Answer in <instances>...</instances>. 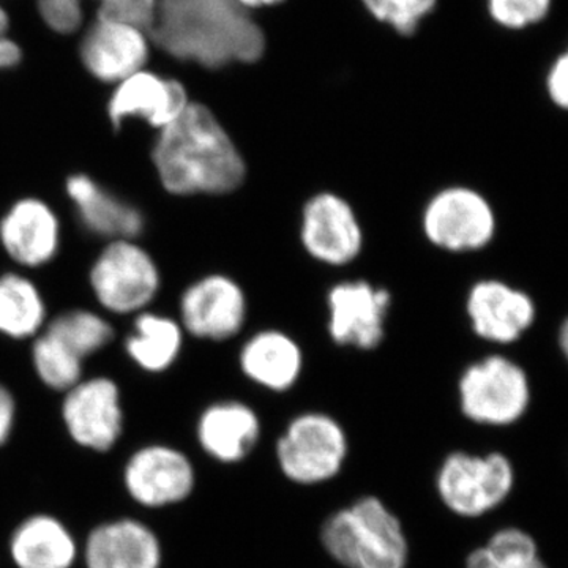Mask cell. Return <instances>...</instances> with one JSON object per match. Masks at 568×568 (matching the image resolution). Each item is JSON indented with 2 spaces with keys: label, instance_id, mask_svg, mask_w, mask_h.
I'll use <instances>...</instances> for the list:
<instances>
[{
  "label": "cell",
  "instance_id": "1",
  "mask_svg": "<svg viewBox=\"0 0 568 568\" xmlns=\"http://www.w3.org/2000/svg\"><path fill=\"white\" fill-rule=\"evenodd\" d=\"M152 159L164 190L175 196H224L237 192L248 175L233 138L201 103H189L160 130Z\"/></svg>",
  "mask_w": 568,
  "mask_h": 568
},
{
  "label": "cell",
  "instance_id": "2",
  "mask_svg": "<svg viewBox=\"0 0 568 568\" xmlns=\"http://www.w3.org/2000/svg\"><path fill=\"white\" fill-rule=\"evenodd\" d=\"M149 33L156 47L205 69L263 58L264 33L237 0H156Z\"/></svg>",
  "mask_w": 568,
  "mask_h": 568
},
{
  "label": "cell",
  "instance_id": "3",
  "mask_svg": "<svg viewBox=\"0 0 568 568\" xmlns=\"http://www.w3.org/2000/svg\"><path fill=\"white\" fill-rule=\"evenodd\" d=\"M321 540L328 555L346 568H406L402 523L377 497H362L332 515Z\"/></svg>",
  "mask_w": 568,
  "mask_h": 568
},
{
  "label": "cell",
  "instance_id": "4",
  "mask_svg": "<svg viewBox=\"0 0 568 568\" xmlns=\"http://www.w3.org/2000/svg\"><path fill=\"white\" fill-rule=\"evenodd\" d=\"M458 402L463 416L474 424H517L532 402L530 377L525 366L506 354L485 355L459 375Z\"/></svg>",
  "mask_w": 568,
  "mask_h": 568
},
{
  "label": "cell",
  "instance_id": "5",
  "mask_svg": "<svg viewBox=\"0 0 568 568\" xmlns=\"http://www.w3.org/2000/svg\"><path fill=\"white\" fill-rule=\"evenodd\" d=\"M420 230L425 241L440 252L480 253L496 241L499 220L495 205L480 190L454 183L428 197Z\"/></svg>",
  "mask_w": 568,
  "mask_h": 568
},
{
  "label": "cell",
  "instance_id": "6",
  "mask_svg": "<svg viewBox=\"0 0 568 568\" xmlns=\"http://www.w3.org/2000/svg\"><path fill=\"white\" fill-rule=\"evenodd\" d=\"M298 242L315 263L332 268L347 267L364 253V224L343 194L321 190L302 205Z\"/></svg>",
  "mask_w": 568,
  "mask_h": 568
},
{
  "label": "cell",
  "instance_id": "7",
  "mask_svg": "<svg viewBox=\"0 0 568 568\" xmlns=\"http://www.w3.org/2000/svg\"><path fill=\"white\" fill-rule=\"evenodd\" d=\"M392 305V291L368 280L332 284L325 295L328 338L345 349L376 351L386 339Z\"/></svg>",
  "mask_w": 568,
  "mask_h": 568
},
{
  "label": "cell",
  "instance_id": "8",
  "mask_svg": "<svg viewBox=\"0 0 568 568\" xmlns=\"http://www.w3.org/2000/svg\"><path fill=\"white\" fill-rule=\"evenodd\" d=\"M347 454L345 429L324 413L294 417L276 443V457L284 476L312 485L335 477Z\"/></svg>",
  "mask_w": 568,
  "mask_h": 568
},
{
  "label": "cell",
  "instance_id": "9",
  "mask_svg": "<svg viewBox=\"0 0 568 568\" xmlns=\"http://www.w3.org/2000/svg\"><path fill=\"white\" fill-rule=\"evenodd\" d=\"M514 480V466L506 455L476 457L455 452L440 466L437 491L454 514L476 518L504 503Z\"/></svg>",
  "mask_w": 568,
  "mask_h": 568
},
{
  "label": "cell",
  "instance_id": "10",
  "mask_svg": "<svg viewBox=\"0 0 568 568\" xmlns=\"http://www.w3.org/2000/svg\"><path fill=\"white\" fill-rule=\"evenodd\" d=\"M97 301L111 313L126 315L148 306L160 290V272L151 254L133 241H112L91 271Z\"/></svg>",
  "mask_w": 568,
  "mask_h": 568
},
{
  "label": "cell",
  "instance_id": "11",
  "mask_svg": "<svg viewBox=\"0 0 568 568\" xmlns=\"http://www.w3.org/2000/svg\"><path fill=\"white\" fill-rule=\"evenodd\" d=\"M465 312L470 331L493 346H514L537 323V302L521 287L506 280H477L467 290Z\"/></svg>",
  "mask_w": 568,
  "mask_h": 568
},
{
  "label": "cell",
  "instance_id": "12",
  "mask_svg": "<svg viewBox=\"0 0 568 568\" xmlns=\"http://www.w3.org/2000/svg\"><path fill=\"white\" fill-rule=\"evenodd\" d=\"M126 495L144 508L178 506L196 485L192 459L166 444H149L133 452L122 470Z\"/></svg>",
  "mask_w": 568,
  "mask_h": 568
},
{
  "label": "cell",
  "instance_id": "13",
  "mask_svg": "<svg viewBox=\"0 0 568 568\" xmlns=\"http://www.w3.org/2000/svg\"><path fill=\"white\" fill-rule=\"evenodd\" d=\"M62 418L74 444L106 454L118 446L123 433L121 392L110 377L80 381L65 392Z\"/></svg>",
  "mask_w": 568,
  "mask_h": 568
},
{
  "label": "cell",
  "instance_id": "14",
  "mask_svg": "<svg viewBox=\"0 0 568 568\" xmlns=\"http://www.w3.org/2000/svg\"><path fill=\"white\" fill-rule=\"evenodd\" d=\"M183 328L211 342H226L241 334L248 317V298L231 276L212 274L186 287L181 298Z\"/></svg>",
  "mask_w": 568,
  "mask_h": 568
},
{
  "label": "cell",
  "instance_id": "15",
  "mask_svg": "<svg viewBox=\"0 0 568 568\" xmlns=\"http://www.w3.org/2000/svg\"><path fill=\"white\" fill-rule=\"evenodd\" d=\"M81 556L85 568H162L163 545L151 526L122 517L92 528Z\"/></svg>",
  "mask_w": 568,
  "mask_h": 568
},
{
  "label": "cell",
  "instance_id": "16",
  "mask_svg": "<svg viewBox=\"0 0 568 568\" xmlns=\"http://www.w3.org/2000/svg\"><path fill=\"white\" fill-rule=\"evenodd\" d=\"M149 58L148 37L126 22L97 20L81 41V59L97 80L121 82L142 70Z\"/></svg>",
  "mask_w": 568,
  "mask_h": 568
},
{
  "label": "cell",
  "instance_id": "17",
  "mask_svg": "<svg viewBox=\"0 0 568 568\" xmlns=\"http://www.w3.org/2000/svg\"><path fill=\"white\" fill-rule=\"evenodd\" d=\"M189 103V95L181 82L140 70L119 82L108 103V115L115 129L125 119L140 118L162 130L174 122Z\"/></svg>",
  "mask_w": 568,
  "mask_h": 568
},
{
  "label": "cell",
  "instance_id": "18",
  "mask_svg": "<svg viewBox=\"0 0 568 568\" xmlns=\"http://www.w3.org/2000/svg\"><path fill=\"white\" fill-rule=\"evenodd\" d=\"M239 366L257 387L284 394L304 375L305 354L293 335L282 328H263L241 347Z\"/></svg>",
  "mask_w": 568,
  "mask_h": 568
},
{
  "label": "cell",
  "instance_id": "19",
  "mask_svg": "<svg viewBox=\"0 0 568 568\" xmlns=\"http://www.w3.org/2000/svg\"><path fill=\"white\" fill-rule=\"evenodd\" d=\"M0 242L18 264L40 267L58 253L61 224L50 205L26 197L11 205L0 222Z\"/></svg>",
  "mask_w": 568,
  "mask_h": 568
},
{
  "label": "cell",
  "instance_id": "20",
  "mask_svg": "<svg viewBox=\"0 0 568 568\" xmlns=\"http://www.w3.org/2000/svg\"><path fill=\"white\" fill-rule=\"evenodd\" d=\"M261 436V422L252 406L242 402L213 403L197 418V444L209 457L234 465L252 454Z\"/></svg>",
  "mask_w": 568,
  "mask_h": 568
},
{
  "label": "cell",
  "instance_id": "21",
  "mask_svg": "<svg viewBox=\"0 0 568 568\" xmlns=\"http://www.w3.org/2000/svg\"><path fill=\"white\" fill-rule=\"evenodd\" d=\"M80 555L73 532L54 515H31L11 530L9 556L17 568H73Z\"/></svg>",
  "mask_w": 568,
  "mask_h": 568
},
{
  "label": "cell",
  "instance_id": "22",
  "mask_svg": "<svg viewBox=\"0 0 568 568\" xmlns=\"http://www.w3.org/2000/svg\"><path fill=\"white\" fill-rule=\"evenodd\" d=\"M67 194L82 224L91 233L111 241H132L142 233L144 219L141 212L93 182L89 175H71L67 181Z\"/></svg>",
  "mask_w": 568,
  "mask_h": 568
},
{
  "label": "cell",
  "instance_id": "23",
  "mask_svg": "<svg viewBox=\"0 0 568 568\" xmlns=\"http://www.w3.org/2000/svg\"><path fill=\"white\" fill-rule=\"evenodd\" d=\"M99 20L126 22L149 33L156 0H99ZM48 28L58 33H73L82 24V0H37Z\"/></svg>",
  "mask_w": 568,
  "mask_h": 568
},
{
  "label": "cell",
  "instance_id": "24",
  "mask_svg": "<svg viewBox=\"0 0 568 568\" xmlns=\"http://www.w3.org/2000/svg\"><path fill=\"white\" fill-rule=\"evenodd\" d=\"M126 338L130 357L149 373H162L174 364L182 349V327L174 320L155 313H142Z\"/></svg>",
  "mask_w": 568,
  "mask_h": 568
},
{
  "label": "cell",
  "instance_id": "25",
  "mask_svg": "<svg viewBox=\"0 0 568 568\" xmlns=\"http://www.w3.org/2000/svg\"><path fill=\"white\" fill-rule=\"evenodd\" d=\"M47 317L43 298L26 276H0V334L28 338L40 331Z\"/></svg>",
  "mask_w": 568,
  "mask_h": 568
},
{
  "label": "cell",
  "instance_id": "26",
  "mask_svg": "<svg viewBox=\"0 0 568 568\" xmlns=\"http://www.w3.org/2000/svg\"><path fill=\"white\" fill-rule=\"evenodd\" d=\"M47 332L81 361L106 346L114 335L111 324L89 310H71L54 317Z\"/></svg>",
  "mask_w": 568,
  "mask_h": 568
},
{
  "label": "cell",
  "instance_id": "27",
  "mask_svg": "<svg viewBox=\"0 0 568 568\" xmlns=\"http://www.w3.org/2000/svg\"><path fill=\"white\" fill-rule=\"evenodd\" d=\"M32 361L37 375L52 390L67 392L77 386L82 377V361L44 331L32 347Z\"/></svg>",
  "mask_w": 568,
  "mask_h": 568
},
{
  "label": "cell",
  "instance_id": "28",
  "mask_svg": "<svg viewBox=\"0 0 568 568\" xmlns=\"http://www.w3.org/2000/svg\"><path fill=\"white\" fill-rule=\"evenodd\" d=\"M487 549L496 568H536L541 564L537 556L536 541L525 530H499L489 538Z\"/></svg>",
  "mask_w": 568,
  "mask_h": 568
},
{
  "label": "cell",
  "instance_id": "29",
  "mask_svg": "<svg viewBox=\"0 0 568 568\" xmlns=\"http://www.w3.org/2000/svg\"><path fill=\"white\" fill-rule=\"evenodd\" d=\"M376 20L392 26L402 36H413L418 24L435 9L436 0H362Z\"/></svg>",
  "mask_w": 568,
  "mask_h": 568
},
{
  "label": "cell",
  "instance_id": "30",
  "mask_svg": "<svg viewBox=\"0 0 568 568\" xmlns=\"http://www.w3.org/2000/svg\"><path fill=\"white\" fill-rule=\"evenodd\" d=\"M551 0H488L493 20L508 29H523L547 17Z\"/></svg>",
  "mask_w": 568,
  "mask_h": 568
},
{
  "label": "cell",
  "instance_id": "31",
  "mask_svg": "<svg viewBox=\"0 0 568 568\" xmlns=\"http://www.w3.org/2000/svg\"><path fill=\"white\" fill-rule=\"evenodd\" d=\"M547 91L551 102L560 110L568 106V59L566 54L560 55L558 61L552 63L548 73Z\"/></svg>",
  "mask_w": 568,
  "mask_h": 568
},
{
  "label": "cell",
  "instance_id": "32",
  "mask_svg": "<svg viewBox=\"0 0 568 568\" xmlns=\"http://www.w3.org/2000/svg\"><path fill=\"white\" fill-rule=\"evenodd\" d=\"M9 31V17L0 7V70L13 69L21 62V48L7 37Z\"/></svg>",
  "mask_w": 568,
  "mask_h": 568
},
{
  "label": "cell",
  "instance_id": "33",
  "mask_svg": "<svg viewBox=\"0 0 568 568\" xmlns=\"http://www.w3.org/2000/svg\"><path fill=\"white\" fill-rule=\"evenodd\" d=\"M17 420V403L9 388L0 384V447L10 439Z\"/></svg>",
  "mask_w": 568,
  "mask_h": 568
},
{
  "label": "cell",
  "instance_id": "34",
  "mask_svg": "<svg viewBox=\"0 0 568 568\" xmlns=\"http://www.w3.org/2000/svg\"><path fill=\"white\" fill-rule=\"evenodd\" d=\"M466 568H496L487 547L478 548L467 556Z\"/></svg>",
  "mask_w": 568,
  "mask_h": 568
},
{
  "label": "cell",
  "instance_id": "35",
  "mask_svg": "<svg viewBox=\"0 0 568 568\" xmlns=\"http://www.w3.org/2000/svg\"><path fill=\"white\" fill-rule=\"evenodd\" d=\"M558 346L560 354L564 357H567L568 354V323L566 320L560 323L559 332H558Z\"/></svg>",
  "mask_w": 568,
  "mask_h": 568
},
{
  "label": "cell",
  "instance_id": "36",
  "mask_svg": "<svg viewBox=\"0 0 568 568\" xmlns=\"http://www.w3.org/2000/svg\"><path fill=\"white\" fill-rule=\"evenodd\" d=\"M242 7L246 10L257 9V7L275 6V3L282 2V0H237Z\"/></svg>",
  "mask_w": 568,
  "mask_h": 568
},
{
  "label": "cell",
  "instance_id": "37",
  "mask_svg": "<svg viewBox=\"0 0 568 568\" xmlns=\"http://www.w3.org/2000/svg\"><path fill=\"white\" fill-rule=\"evenodd\" d=\"M537 568H547V566H545V564L541 562L540 566H538Z\"/></svg>",
  "mask_w": 568,
  "mask_h": 568
}]
</instances>
